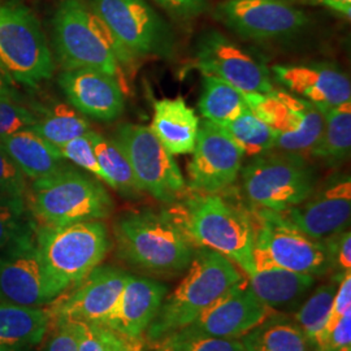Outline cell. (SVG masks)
Returning <instances> with one entry per match:
<instances>
[{"label":"cell","instance_id":"6da1fadb","mask_svg":"<svg viewBox=\"0 0 351 351\" xmlns=\"http://www.w3.org/2000/svg\"><path fill=\"white\" fill-rule=\"evenodd\" d=\"M53 46L64 69L88 68L114 77L128 91L124 69L137 59L84 0H62L52 19Z\"/></svg>","mask_w":351,"mask_h":351},{"label":"cell","instance_id":"7a4b0ae2","mask_svg":"<svg viewBox=\"0 0 351 351\" xmlns=\"http://www.w3.org/2000/svg\"><path fill=\"white\" fill-rule=\"evenodd\" d=\"M113 233L119 256L152 277L184 274L197 250L167 213L128 211L114 221Z\"/></svg>","mask_w":351,"mask_h":351},{"label":"cell","instance_id":"3957f363","mask_svg":"<svg viewBox=\"0 0 351 351\" xmlns=\"http://www.w3.org/2000/svg\"><path fill=\"white\" fill-rule=\"evenodd\" d=\"M168 211L194 247L224 255L246 275L254 272V221L217 194L195 193Z\"/></svg>","mask_w":351,"mask_h":351},{"label":"cell","instance_id":"277c9868","mask_svg":"<svg viewBox=\"0 0 351 351\" xmlns=\"http://www.w3.org/2000/svg\"><path fill=\"white\" fill-rule=\"evenodd\" d=\"M180 285L165 295L159 313L146 330L156 343L190 326L199 315L243 280L234 263L216 251L198 247Z\"/></svg>","mask_w":351,"mask_h":351},{"label":"cell","instance_id":"5b68a950","mask_svg":"<svg viewBox=\"0 0 351 351\" xmlns=\"http://www.w3.org/2000/svg\"><path fill=\"white\" fill-rule=\"evenodd\" d=\"M36 242L58 298L101 265L112 246L108 229L101 220L37 226Z\"/></svg>","mask_w":351,"mask_h":351},{"label":"cell","instance_id":"8992f818","mask_svg":"<svg viewBox=\"0 0 351 351\" xmlns=\"http://www.w3.org/2000/svg\"><path fill=\"white\" fill-rule=\"evenodd\" d=\"M113 207L112 197L101 180L69 165L32 185L29 208L40 226L103 220L111 216Z\"/></svg>","mask_w":351,"mask_h":351},{"label":"cell","instance_id":"52a82bcc","mask_svg":"<svg viewBox=\"0 0 351 351\" xmlns=\"http://www.w3.org/2000/svg\"><path fill=\"white\" fill-rule=\"evenodd\" d=\"M241 171L246 199L255 208L274 213L301 204L317 186L316 171L301 154L268 151Z\"/></svg>","mask_w":351,"mask_h":351},{"label":"cell","instance_id":"ba28073f","mask_svg":"<svg viewBox=\"0 0 351 351\" xmlns=\"http://www.w3.org/2000/svg\"><path fill=\"white\" fill-rule=\"evenodd\" d=\"M252 258L254 271L280 267L314 277L332 271L324 241L308 237L282 213L262 208L255 211Z\"/></svg>","mask_w":351,"mask_h":351},{"label":"cell","instance_id":"9c48e42d","mask_svg":"<svg viewBox=\"0 0 351 351\" xmlns=\"http://www.w3.org/2000/svg\"><path fill=\"white\" fill-rule=\"evenodd\" d=\"M0 68L12 81L37 86L55 64L37 17L21 4L0 3Z\"/></svg>","mask_w":351,"mask_h":351},{"label":"cell","instance_id":"30bf717a","mask_svg":"<svg viewBox=\"0 0 351 351\" xmlns=\"http://www.w3.org/2000/svg\"><path fill=\"white\" fill-rule=\"evenodd\" d=\"M139 189L156 201L173 204L186 191V181L172 154L151 130L141 124H121L114 133Z\"/></svg>","mask_w":351,"mask_h":351},{"label":"cell","instance_id":"8fae6325","mask_svg":"<svg viewBox=\"0 0 351 351\" xmlns=\"http://www.w3.org/2000/svg\"><path fill=\"white\" fill-rule=\"evenodd\" d=\"M88 5L137 60L173 55V32L146 0H90Z\"/></svg>","mask_w":351,"mask_h":351},{"label":"cell","instance_id":"7c38bea8","mask_svg":"<svg viewBox=\"0 0 351 351\" xmlns=\"http://www.w3.org/2000/svg\"><path fill=\"white\" fill-rule=\"evenodd\" d=\"M213 17L239 37L255 42L295 37L310 23L306 12L280 0H223Z\"/></svg>","mask_w":351,"mask_h":351},{"label":"cell","instance_id":"4fadbf2b","mask_svg":"<svg viewBox=\"0 0 351 351\" xmlns=\"http://www.w3.org/2000/svg\"><path fill=\"white\" fill-rule=\"evenodd\" d=\"M36 230L0 249V303L42 307L58 298L38 252Z\"/></svg>","mask_w":351,"mask_h":351},{"label":"cell","instance_id":"5bb4252c","mask_svg":"<svg viewBox=\"0 0 351 351\" xmlns=\"http://www.w3.org/2000/svg\"><path fill=\"white\" fill-rule=\"evenodd\" d=\"M195 65L203 75L217 77L243 93L265 94L275 88L271 71L217 30H207L198 38Z\"/></svg>","mask_w":351,"mask_h":351},{"label":"cell","instance_id":"9a60e30c","mask_svg":"<svg viewBox=\"0 0 351 351\" xmlns=\"http://www.w3.org/2000/svg\"><path fill=\"white\" fill-rule=\"evenodd\" d=\"M191 154L189 186L203 194H217L232 186L239 178L245 158L226 130L208 120H202Z\"/></svg>","mask_w":351,"mask_h":351},{"label":"cell","instance_id":"2e32d148","mask_svg":"<svg viewBox=\"0 0 351 351\" xmlns=\"http://www.w3.org/2000/svg\"><path fill=\"white\" fill-rule=\"evenodd\" d=\"M304 234L324 241L349 229L351 217L350 175H333L301 204L281 213Z\"/></svg>","mask_w":351,"mask_h":351},{"label":"cell","instance_id":"e0dca14e","mask_svg":"<svg viewBox=\"0 0 351 351\" xmlns=\"http://www.w3.org/2000/svg\"><path fill=\"white\" fill-rule=\"evenodd\" d=\"M129 275L112 265H98L60 300L51 302V319L101 324L112 313Z\"/></svg>","mask_w":351,"mask_h":351},{"label":"cell","instance_id":"ac0fdd59","mask_svg":"<svg viewBox=\"0 0 351 351\" xmlns=\"http://www.w3.org/2000/svg\"><path fill=\"white\" fill-rule=\"evenodd\" d=\"M272 314L275 310L264 304L243 278L207 307L186 329L213 337L239 339Z\"/></svg>","mask_w":351,"mask_h":351},{"label":"cell","instance_id":"d6986e66","mask_svg":"<svg viewBox=\"0 0 351 351\" xmlns=\"http://www.w3.org/2000/svg\"><path fill=\"white\" fill-rule=\"evenodd\" d=\"M271 75L288 93L324 113L351 101L350 78L335 64H276Z\"/></svg>","mask_w":351,"mask_h":351},{"label":"cell","instance_id":"ffe728a7","mask_svg":"<svg viewBox=\"0 0 351 351\" xmlns=\"http://www.w3.org/2000/svg\"><path fill=\"white\" fill-rule=\"evenodd\" d=\"M59 86L77 112L98 121H113L125 108V90L121 84L101 71L64 69Z\"/></svg>","mask_w":351,"mask_h":351},{"label":"cell","instance_id":"44dd1931","mask_svg":"<svg viewBox=\"0 0 351 351\" xmlns=\"http://www.w3.org/2000/svg\"><path fill=\"white\" fill-rule=\"evenodd\" d=\"M168 288L149 277L129 275L112 313L101 323L132 339L143 337L159 313Z\"/></svg>","mask_w":351,"mask_h":351},{"label":"cell","instance_id":"7402d4cb","mask_svg":"<svg viewBox=\"0 0 351 351\" xmlns=\"http://www.w3.org/2000/svg\"><path fill=\"white\" fill-rule=\"evenodd\" d=\"M199 124V117L182 98L162 99L154 104L151 130L173 156L193 152Z\"/></svg>","mask_w":351,"mask_h":351},{"label":"cell","instance_id":"603a6c76","mask_svg":"<svg viewBox=\"0 0 351 351\" xmlns=\"http://www.w3.org/2000/svg\"><path fill=\"white\" fill-rule=\"evenodd\" d=\"M0 145L23 175L36 181L65 167V159L45 139L30 129L0 138Z\"/></svg>","mask_w":351,"mask_h":351},{"label":"cell","instance_id":"cb8c5ba5","mask_svg":"<svg viewBox=\"0 0 351 351\" xmlns=\"http://www.w3.org/2000/svg\"><path fill=\"white\" fill-rule=\"evenodd\" d=\"M252 293L272 310L294 307L313 288L315 277L291 272L280 267L255 269L247 275Z\"/></svg>","mask_w":351,"mask_h":351},{"label":"cell","instance_id":"d4e9b609","mask_svg":"<svg viewBox=\"0 0 351 351\" xmlns=\"http://www.w3.org/2000/svg\"><path fill=\"white\" fill-rule=\"evenodd\" d=\"M50 326L49 310L0 303V346L37 345L46 337Z\"/></svg>","mask_w":351,"mask_h":351},{"label":"cell","instance_id":"484cf974","mask_svg":"<svg viewBox=\"0 0 351 351\" xmlns=\"http://www.w3.org/2000/svg\"><path fill=\"white\" fill-rule=\"evenodd\" d=\"M247 106L252 112L277 134L298 130L303 121L307 101L288 91L274 88L269 93H245Z\"/></svg>","mask_w":351,"mask_h":351},{"label":"cell","instance_id":"4316f807","mask_svg":"<svg viewBox=\"0 0 351 351\" xmlns=\"http://www.w3.org/2000/svg\"><path fill=\"white\" fill-rule=\"evenodd\" d=\"M32 108L37 114V121L30 130L55 147L91 132L86 117L77 112L72 106L49 103L34 104Z\"/></svg>","mask_w":351,"mask_h":351},{"label":"cell","instance_id":"83f0119b","mask_svg":"<svg viewBox=\"0 0 351 351\" xmlns=\"http://www.w3.org/2000/svg\"><path fill=\"white\" fill-rule=\"evenodd\" d=\"M202 88L199 112L204 120L216 125L228 124L250 110L245 93L217 77L203 75Z\"/></svg>","mask_w":351,"mask_h":351},{"label":"cell","instance_id":"f1b7e54d","mask_svg":"<svg viewBox=\"0 0 351 351\" xmlns=\"http://www.w3.org/2000/svg\"><path fill=\"white\" fill-rule=\"evenodd\" d=\"M246 349L263 351H313V346L295 322L271 315L242 337Z\"/></svg>","mask_w":351,"mask_h":351},{"label":"cell","instance_id":"f546056e","mask_svg":"<svg viewBox=\"0 0 351 351\" xmlns=\"http://www.w3.org/2000/svg\"><path fill=\"white\" fill-rule=\"evenodd\" d=\"M90 139L101 171L108 180V186L126 198H138L143 191L139 189L124 151L116 141L106 138L93 130L90 132Z\"/></svg>","mask_w":351,"mask_h":351},{"label":"cell","instance_id":"4dcf8cb0","mask_svg":"<svg viewBox=\"0 0 351 351\" xmlns=\"http://www.w3.org/2000/svg\"><path fill=\"white\" fill-rule=\"evenodd\" d=\"M351 101L326 112L322 137L311 155L326 163L337 165L350 156Z\"/></svg>","mask_w":351,"mask_h":351},{"label":"cell","instance_id":"1f68e13d","mask_svg":"<svg viewBox=\"0 0 351 351\" xmlns=\"http://www.w3.org/2000/svg\"><path fill=\"white\" fill-rule=\"evenodd\" d=\"M343 275L345 274H336L330 282L315 289L314 293L302 304L294 316V322L301 326L313 346V350L324 335L333 298Z\"/></svg>","mask_w":351,"mask_h":351},{"label":"cell","instance_id":"d6a6232c","mask_svg":"<svg viewBox=\"0 0 351 351\" xmlns=\"http://www.w3.org/2000/svg\"><path fill=\"white\" fill-rule=\"evenodd\" d=\"M221 128L234 141L245 156L255 158L268 151L275 150L276 132L251 110H247L236 120L221 125Z\"/></svg>","mask_w":351,"mask_h":351},{"label":"cell","instance_id":"836d02e7","mask_svg":"<svg viewBox=\"0 0 351 351\" xmlns=\"http://www.w3.org/2000/svg\"><path fill=\"white\" fill-rule=\"evenodd\" d=\"M77 351H145V339H132L99 323L75 322Z\"/></svg>","mask_w":351,"mask_h":351},{"label":"cell","instance_id":"e575fe53","mask_svg":"<svg viewBox=\"0 0 351 351\" xmlns=\"http://www.w3.org/2000/svg\"><path fill=\"white\" fill-rule=\"evenodd\" d=\"M326 121V113L320 111L313 103L307 101L302 125L293 133H280L276 136L275 150L307 154L314 150L322 137Z\"/></svg>","mask_w":351,"mask_h":351},{"label":"cell","instance_id":"d590c367","mask_svg":"<svg viewBox=\"0 0 351 351\" xmlns=\"http://www.w3.org/2000/svg\"><path fill=\"white\" fill-rule=\"evenodd\" d=\"M25 197H0V249L37 229Z\"/></svg>","mask_w":351,"mask_h":351},{"label":"cell","instance_id":"8d00e7d4","mask_svg":"<svg viewBox=\"0 0 351 351\" xmlns=\"http://www.w3.org/2000/svg\"><path fill=\"white\" fill-rule=\"evenodd\" d=\"M158 351H246L239 339H220L191 332L186 328L155 343Z\"/></svg>","mask_w":351,"mask_h":351},{"label":"cell","instance_id":"74e56055","mask_svg":"<svg viewBox=\"0 0 351 351\" xmlns=\"http://www.w3.org/2000/svg\"><path fill=\"white\" fill-rule=\"evenodd\" d=\"M36 121L34 110L23 103L20 95L0 97V138L30 129Z\"/></svg>","mask_w":351,"mask_h":351},{"label":"cell","instance_id":"f35d334b","mask_svg":"<svg viewBox=\"0 0 351 351\" xmlns=\"http://www.w3.org/2000/svg\"><path fill=\"white\" fill-rule=\"evenodd\" d=\"M56 150L59 151V154L65 160H71L77 167L88 171L90 175L97 177L98 180H101V182L108 185V180L104 175V172L101 171V165L98 163V159L93 149L90 132L85 136L77 137L64 145L58 146Z\"/></svg>","mask_w":351,"mask_h":351},{"label":"cell","instance_id":"ab89813d","mask_svg":"<svg viewBox=\"0 0 351 351\" xmlns=\"http://www.w3.org/2000/svg\"><path fill=\"white\" fill-rule=\"evenodd\" d=\"M25 178L0 145V197H25Z\"/></svg>","mask_w":351,"mask_h":351},{"label":"cell","instance_id":"60d3db41","mask_svg":"<svg viewBox=\"0 0 351 351\" xmlns=\"http://www.w3.org/2000/svg\"><path fill=\"white\" fill-rule=\"evenodd\" d=\"M330 258L332 271L337 274L351 272V234L346 229L329 239H324Z\"/></svg>","mask_w":351,"mask_h":351},{"label":"cell","instance_id":"b9f144b4","mask_svg":"<svg viewBox=\"0 0 351 351\" xmlns=\"http://www.w3.org/2000/svg\"><path fill=\"white\" fill-rule=\"evenodd\" d=\"M315 351H351V313L342 316L332 326L322 341L314 348Z\"/></svg>","mask_w":351,"mask_h":351},{"label":"cell","instance_id":"7bdbcfd3","mask_svg":"<svg viewBox=\"0 0 351 351\" xmlns=\"http://www.w3.org/2000/svg\"><path fill=\"white\" fill-rule=\"evenodd\" d=\"M53 329L45 351H77V330L75 322L51 319Z\"/></svg>","mask_w":351,"mask_h":351},{"label":"cell","instance_id":"ee69618b","mask_svg":"<svg viewBox=\"0 0 351 351\" xmlns=\"http://www.w3.org/2000/svg\"><path fill=\"white\" fill-rule=\"evenodd\" d=\"M164 11L178 20L189 21L207 11V0H154Z\"/></svg>","mask_w":351,"mask_h":351},{"label":"cell","instance_id":"f6af8a7d","mask_svg":"<svg viewBox=\"0 0 351 351\" xmlns=\"http://www.w3.org/2000/svg\"><path fill=\"white\" fill-rule=\"evenodd\" d=\"M348 313H351V272H346L339 282L324 335L339 322L342 316H345Z\"/></svg>","mask_w":351,"mask_h":351},{"label":"cell","instance_id":"bcb514c9","mask_svg":"<svg viewBox=\"0 0 351 351\" xmlns=\"http://www.w3.org/2000/svg\"><path fill=\"white\" fill-rule=\"evenodd\" d=\"M320 4L335 12L341 13L342 16L350 19L351 0H320Z\"/></svg>","mask_w":351,"mask_h":351},{"label":"cell","instance_id":"7dc6e473","mask_svg":"<svg viewBox=\"0 0 351 351\" xmlns=\"http://www.w3.org/2000/svg\"><path fill=\"white\" fill-rule=\"evenodd\" d=\"M5 95H19V93L13 86L12 80L0 68V97Z\"/></svg>","mask_w":351,"mask_h":351},{"label":"cell","instance_id":"c3c4849f","mask_svg":"<svg viewBox=\"0 0 351 351\" xmlns=\"http://www.w3.org/2000/svg\"><path fill=\"white\" fill-rule=\"evenodd\" d=\"M280 1H285L289 4H313V5H322L320 4V0H280Z\"/></svg>","mask_w":351,"mask_h":351},{"label":"cell","instance_id":"681fc988","mask_svg":"<svg viewBox=\"0 0 351 351\" xmlns=\"http://www.w3.org/2000/svg\"><path fill=\"white\" fill-rule=\"evenodd\" d=\"M0 351H24V348H19V346H0Z\"/></svg>","mask_w":351,"mask_h":351},{"label":"cell","instance_id":"f907efd6","mask_svg":"<svg viewBox=\"0 0 351 351\" xmlns=\"http://www.w3.org/2000/svg\"><path fill=\"white\" fill-rule=\"evenodd\" d=\"M246 351H263V350H258V349H246Z\"/></svg>","mask_w":351,"mask_h":351}]
</instances>
